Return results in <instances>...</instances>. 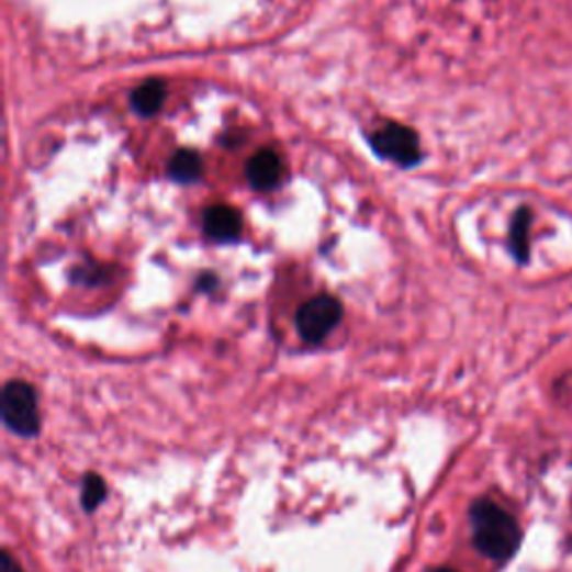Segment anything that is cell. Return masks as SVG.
I'll return each mask as SVG.
<instances>
[{"instance_id":"cell-1","label":"cell","mask_w":572,"mask_h":572,"mask_svg":"<svg viewBox=\"0 0 572 572\" xmlns=\"http://www.w3.org/2000/svg\"><path fill=\"white\" fill-rule=\"evenodd\" d=\"M470 526L474 548L496 563L511 561L521 548V526L511 513L503 511L501 505L490 498H479L472 503Z\"/></svg>"},{"instance_id":"cell-2","label":"cell","mask_w":572,"mask_h":572,"mask_svg":"<svg viewBox=\"0 0 572 572\" xmlns=\"http://www.w3.org/2000/svg\"><path fill=\"white\" fill-rule=\"evenodd\" d=\"M3 423L23 438L36 436L41 429L36 392L23 380H12L3 390Z\"/></svg>"},{"instance_id":"cell-3","label":"cell","mask_w":572,"mask_h":572,"mask_svg":"<svg viewBox=\"0 0 572 572\" xmlns=\"http://www.w3.org/2000/svg\"><path fill=\"white\" fill-rule=\"evenodd\" d=\"M340 317H343V306L336 298L315 295L300 306L298 317H295V327L304 343L317 345L336 329Z\"/></svg>"},{"instance_id":"cell-4","label":"cell","mask_w":572,"mask_h":572,"mask_svg":"<svg viewBox=\"0 0 572 572\" xmlns=\"http://www.w3.org/2000/svg\"><path fill=\"white\" fill-rule=\"evenodd\" d=\"M373 150L401 166H414L420 159V142L414 131L399 123H388L371 137Z\"/></svg>"},{"instance_id":"cell-5","label":"cell","mask_w":572,"mask_h":572,"mask_svg":"<svg viewBox=\"0 0 572 572\" xmlns=\"http://www.w3.org/2000/svg\"><path fill=\"white\" fill-rule=\"evenodd\" d=\"M532 222H535V213L528 204H521L511 217V228H507V250H511L517 267H528L532 260V242H530Z\"/></svg>"},{"instance_id":"cell-6","label":"cell","mask_w":572,"mask_h":572,"mask_svg":"<svg viewBox=\"0 0 572 572\" xmlns=\"http://www.w3.org/2000/svg\"><path fill=\"white\" fill-rule=\"evenodd\" d=\"M282 172H284L282 159L273 150H260L246 166L248 181L253 183V188H258V190H269V188L278 186L282 179Z\"/></svg>"},{"instance_id":"cell-7","label":"cell","mask_w":572,"mask_h":572,"mask_svg":"<svg viewBox=\"0 0 572 572\" xmlns=\"http://www.w3.org/2000/svg\"><path fill=\"white\" fill-rule=\"evenodd\" d=\"M204 228L215 242H233L242 233V215L231 206H211L204 213Z\"/></svg>"},{"instance_id":"cell-8","label":"cell","mask_w":572,"mask_h":572,"mask_svg":"<svg viewBox=\"0 0 572 572\" xmlns=\"http://www.w3.org/2000/svg\"><path fill=\"white\" fill-rule=\"evenodd\" d=\"M166 99V88L159 81H148L144 86H139L133 92V108L142 114V116H153L159 112V108L164 105Z\"/></svg>"},{"instance_id":"cell-9","label":"cell","mask_w":572,"mask_h":572,"mask_svg":"<svg viewBox=\"0 0 572 572\" xmlns=\"http://www.w3.org/2000/svg\"><path fill=\"white\" fill-rule=\"evenodd\" d=\"M168 170H170L172 179H177V181H183V183L195 181L202 175V157L193 150H179L170 159Z\"/></svg>"},{"instance_id":"cell-10","label":"cell","mask_w":572,"mask_h":572,"mask_svg":"<svg viewBox=\"0 0 572 572\" xmlns=\"http://www.w3.org/2000/svg\"><path fill=\"white\" fill-rule=\"evenodd\" d=\"M105 498V485L103 481L97 476V474H88L86 481H83V494H81V501H83V507L86 511H94V507Z\"/></svg>"},{"instance_id":"cell-11","label":"cell","mask_w":572,"mask_h":572,"mask_svg":"<svg viewBox=\"0 0 572 572\" xmlns=\"http://www.w3.org/2000/svg\"><path fill=\"white\" fill-rule=\"evenodd\" d=\"M0 572H23V568L14 561L10 552H3V559H0Z\"/></svg>"},{"instance_id":"cell-12","label":"cell","mask_w":572,"mask_h":572,"mask_svg":"<svg viewBox=\"0 0 572 572\" xmlns=\"http://www.w3.org/2000/svg\"><path fill=\"white\" fill-rule=\"evenodd\" d=\"M434 572H457V570H452V568H438V570H434Z\"/></svg>"}]
</instances>
